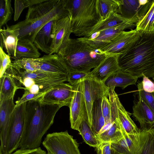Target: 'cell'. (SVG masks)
I'll list each match as a JSON object with an SVG mask.
<instances>
[{"label": "cell", "mask_w": 154, "mask_h": 154, "mask_svg": "<svg viewBox=\"0 0 154 154\" xmlns=\"http://www.w3.org/2000/svg\"><path fill=\"white\" fill-rule=\"evenodd\" d=\"M74 87V94L69 107V120L71 128L78 131L81 122L87 116L81 82Z\"/></svg>", "instance_id": "cell-13"}, {"label": "cell", "mask_w": 154, "mask_h": 154, "mask_svg": "<svg viewBox=\"0 0 154 154\" xmlns=\"http://www.w3.org/2000/svg\"><path fill=\"white\" fill-rule=\"evenodd\" d=\"M13 98L0 102V154H6L8 130L11 115L15 106Z\"/></svg>", "instance_id": "cell-17"}, {"label": "cell", "mask_w": 154, "mask_h": 154, "mask_svg": "<svg viewBox=\"0 0 154 154\" xmlns=\"http://www.w3.org/2000/svg\"><path fill=\"white\" fill-rule=\"evenodd\" d=\"M138 78L120 70L111 75L104 84L109 89L119 87L124 89L130 85L135 84Z\"/></svg>", "instance_id": "cell-22"}, {"label": "cell", "mask_w": 154, "mask_h": 154, "mask_svg": "<svg viewBox=\"0 0 154 154\" xmlns=\"http://www.w3.org/2000/svg\"><path fill=\"white\" fill-rule=\"evenodd\" d=\"M0 102L14 98L18 89L15 81L11 75L5 71L0 78Z\"/></svg>", "instance_id": "cell-29"}, {"label": "cell", "mask_w": 154, "mask_h": 154, "mask_svg": "<svg viewBox=\"0 0 154 154\" xmlns=\"http://www.w3.org/2000/svg\"><path fill=\"white\" fill-rule=\"evenodd\" d=\"M116 100L118 118L125 131L129 135H139L140 129L138 128L131 118L130 113L122 105L117 94L116 95Z\"/></svg>", "instance_id": "cell-24"}, {"label": "cell", "mask_w": 154, "mask_h": 154, "mask_svg": "<svg viewBox=\"0 0 154 154\" xmlns=\"http://www.w3.org/2000/svg\"><path fill=\"white\" fill-rule=\"evenodd\" d=\"M35 60L39 65V71L68 75V71L62 58L57 54L44 55Z\"/></svg>", "instance_id": "cell-18"}, {"label": "cell", "mask_w": 154, "mask_h": 154, "mask_svg": "<svg viewBox=\"0 0 154 154\" xmlns=\"http://www.w3.org/2000/svg\"><path fill=\"white\" fill-rule=\"evenodd\" d=\"M96 148L97 154H115L116 151L111 147V143L102 142Z\"/></svg>", "instance_id": "cell-42"}, {"label": "cell", "mask_w": 154, "mask_h": 154, "mask_svg": "<svg viewBox=\"0 0 154 154\" xmlns=\"http://www.w3.org/2000/svg\"><path fill=\"white\" fill-rule=\"evenodd\" d=\"M138 99L143 100L154 113V92L149 93L144 91L142 82L137 85Z\"/></svg>", "instance_id": "cell-37"}, {"label": "cell", "mask_w": 154, "mask_h": 154, "mask_svg": "<svg viewBox=\"0 0 154 154\" xmlns=\"http://www.w3.org/2000/svg\"><path fill=\"white\" fill-rule=\"evenodd\" d=\"M124 130L118 116L109 128L97 137L101 142L115 143L123 137Z\"/></svg>", "instance_id": "cell-28"}, {"label": "cell", "mask_w": 154, "mask_h": 154, "mask_svg": "<svg viewBox=\"0 0 154 154\" xmlns=\"http://www.w3.org/2000/svg\"><path fill=\"white\" fill-rule=\"evenodd\" d=\"M13 13L11 0H0V29L11 19Z\"/></svg>", "instance_id": "cell-35"}, {"label": "cell", "mask_w": 154, "mask_h": 154, "mask_svg": "<svg viewBox=\"0 0 154 154\" xmlns=\"http://www.w3.org/2000/svg\"><path fill=\"white\" fill-rule=\"evenodd\" d=\"M115 154H119V153H118L117 152H116V151Z\"/></svg>", "instance_id": "cell-46"}, {"label": "cell", "mask_w": 154, "mask_h": 154, "mask_svg": "<svg viewBox=\"0 0 154 154\" xmlns=\"http://www.w3.org/2000/svg\"><path fill=\"white\" fill-rule=\"evenodd\" d=\"M43 94L24 92L21 97L16 102L15 107L30 100L38 99L43 96Z\"/></svg>", "instance_id": "cell-41"}, {"label": "cell", "mask_w": 154, "mask_h": 154, "mask_svg": "<svg viewBox=\"0 0 154 154\" xmlns=\"http://www.w3.org/2000/svg\"><path fill=\"white\" fill-rule=\"evenodd\" d=\"M47 154H52L49 151H47Z\"/></svg>", "instance_id": "cell-45"}, {"label": "cell", "mask_w": 154, "mask_h": 154, "mask_svg": "<svg viewBox=\"0 0 154 154\" xmlns=\"http://www.w3.org/2000/svg\"><path fill=\"white\" fill-rule=\"evenodd\" d=\"M10 58L3 49L0 47V78L4 74L8 66L11 65V62Z\"/></svg>", "instance_id": "cell-40"}, {"label": "cell", "mask_w": 154, "mask_h": 154, "mask_svg": "<svg viewBox=\"0 0 154 154\" xmlns=\"http://www.w3.org/2000/svg\"><path fill=\"white\" fill-rule=\"evenodd\" d=\"M118 62L120 70L138 78L154 77V31H140L138 37L124 52Z\"/></svg>", "instance_id": "cell-1"}, {"label": "cell", "mask_w": 154, "mask_h": 154, "mask_svg": "<svg viewBox=\"0 0 154 154\" xmlns=\"http://www.w3.org/2000/svg\"><path fill=\"white\" fill-rule=\"evenodd\" d=\"M152 1V0H118L117 13L136 24L146 13Z\"/></svg>", "instance_id": "cell-12"}, {"label": "cell", "mask_w": 154, "mask_h": 154, "mask_svg": "<svg viewBox=\"0 0 154 154\" xmlns=\"http://www.w3.org/2000/svg\"><path fill=\"white\" fill-rule=\"evenodd\" d=\"M119 54H108L104 59L87 75L104 83L112 74L120 70L118 62Z\"/></svg>", "instance_id": "cell-16"}, {"label": "cell", "mask_w": 154, "mask_h": 154, "mask_svg": "<svg viewBox=\"0 0 154 154\" xmlns=\"http://www.w3.org/2000/svg\"><path fill=\"white\" fill-rule=\"evenodd\" d=\"M136 23L130 20L117 26L95 32L88 37L77 39L96 49H100L110 42L121 32L136 26Z\"/></svg>", "instance_id": "cell-10"}, {"label": "cell", "mask_w": 154, "mask_h": 154, "mask_svg": "<svg viewBox=\"0 0 154 154\" xmlns=\"http://www.w3.org/2000/svg\"><path fill=\"white\" fill-rule=\"evenodd\" d=\"M60 108L57 104L42 103L38 98L26 102L24 129L19 148L32 149L39 147L43 136L53 124Z\"/></svg>", "instance_id": "cell-2"}, {"label": "cell", "mask_w": 154, "mask_h": 154, "mask_svg": "<svg viewBox=\"0 0 154 154\" xmlns=\"http://www.w3.org/2000/svg\"><path fill=\"white\" fill-rule=\"evenodd\" d=\"M89 72L80 71L69 72L67 75V81L71 85L74 86L85 78Z\"/></svg>", "instance_id": "cell-38"}, {"label": "cell", "mask_w": 154, "mask_h": 154, "mask_svg": "<svg viewBox=\"0 0 154 154\" xmlns=\"http://www.w3.org/2000/svg\"><path fill=\"white\" fill-rule=\"evenodd\" d=\"M54 20L50 21L41 28L36 35L33 42L38 49L47 54H50Z\"/></svg>", "instance_id": "cell-21"}, {"label": "cell", "mask_w": 154, "mask_h": 154, "mask_svg": "<svg viewBox=\"0 0 154 154\" xmlns=\"http://www.w3.org/2000/svg\"><path fill=\"white\" fill-rule=\"evenodd\" d=\"M97 4L101 20L105 19L112 13H117L118 0H97Z\"/></svg>", "instance_id": "cell-33"}, {"label": "cell", "mask_w": 154, "mask_h": 154, "mask_svg": "<svg viewBox=\"0 0 154 154\" xmlns=\"http://www.w3.org/2000/svg\"><path fill=\"white\" fill-rule=\"evenodd\" d=\"M65 0H45L28 8L24 20L8 27L19 29L18 40L28 39L33 43L38 32L50 21L69 16Z\"/></svg>", "instance_id": "cell-3"}, {"label": "cell", "mask_w": 154, "mask_h": 154, "mask_svg": "<svg viewBox=\"0 0 154 154\" xmlns=\"http://www.w3.org/2000/svg\"><path fill=\"white\" fill-rule=\"evenodd\" d=\"M61 57L68 73L89 72L107 55L77 39L70 38L61 45L57 53Z\"/></svg>", "instance_id": "cell-4"}, {"label": "cell", "mask_w": 154, "mask_h": 154, "mask_svg": "<svg viewBox=\"0 0 154 154\" xmlns=\"http://www.w3.org/2000/svg\"><path fill=\"white\" fill-rule=\"evenodd\" d=\"M45 0H21L14 1V20L17 21L23 10L25 8L44 2Z\"/></svg>", "instance_id": "cell-36"}, {"label": "cell", "mask_w": 154, "mask_h": 154, "mask_svg": "<svg viewBox=\"0 0 154 154\" xmlns=\"http://www.w3.org/2000/svg\"><path fill=\"white\" fill-rule=\"evenodd\" d=\"M11 154H47V153L39 147L32 149H20Z\"/></svg>", "instance_id": "cell-43"}, {"label": "cell", "mask_w": 154, "mask_h": 154, "mask_svg": "<svg viewBox=\"0 0 154 154\" xmlns=\"http://www.w3.org/2000/svg\"><path fill=\"white\" fill-rule=\"evenodd\" d=\"M152 79L154 80V77L152 78Z\"/></svg>", "instance_id": "cell-47"}, {"label": "cell", "mask_w": 154, "mask_h": 154, "mask_svg": "<svg viewBox=\"0 0 154 154\" xmlns=\"http://www.w3.org/2000/svg\"><path fill=\"white\" fill-rule=\"evenodd\" d=\"M85 142L90 146L97 147L102 143L91 129L87 117L81 122L78 130Z\"/></svg>", "instance_id": "cell-31"}, {"label": "cell", "mask_w": 154, "mask_h": 154, "mask_svg": "<svg viewBox=\"0 0 154 154\" xmlns=\"http://www.w3.org/2000/svg\"><path fill=\"white\" fill-rule=\"evenodd\" d=\"M140 31L136 29L121 32L110 42L100 49L106 55L120 54L124 52L138 37Z\"/></svg>", "instance_id": "cell-14"}, {"label": "cell", "mask_w": 154, "mask_h": 154, "mask_svg": "<svg viewBox=\"0 0 154 154\" xmlns=\"http://www.w3.org/2000/svg\"><path fill=\"white\" fill-rule=\"evenodd\" d=\"M74 92V86L69 83H61L47 91L38 99L43 104H57L60 108L64 106L69 107Z\"/></svg>", "instance_id": "cell-11"}, {"label": "cell", "mask_w": 154, "mask_h": 154, "mask_svg": "<svg viewBox=\"0 0 154 154\" xmlns=\"http://www.w3.org/2000/svg\"><path fill=\"white\" fill-rule=\"evenodd\" d=\"M11 65L14 68L20 70L35 72L39 71V65L35 59L22 58L11 62Z\"/></svg>", "instance_id": "cell-34"}, {"label": "cell", "mask_w": 154, "mask_h": 154, "mask_svg": "<svg viewBox=\"0 0 154 154\" xmlns=\"http://www.w3.org/2000/svg\"><path fill=\"white\" fill-rule=\"evenodd\" d=\"M6 71L14 79L18 89L34 94H44L57 85L67 81V75L20 70L11 64Z\"/></svg>", "instance_id": "cell-5"}, {"label": "cell", "mask_w": 154, "mask_h": 154, "mask_svg": "<svg viewBox=\"0 0 154 154\" xmlns=\"http://www.w3.org/2000/svg\"><path fill=\"white\" fill-rule=\"evenodd\" d=\"M97 0H65L72 33L83 37L90 28L101 20Z\"/></svg>", "instance_id": "cell-6"}, {"label": "cell", "mask_w": 154, "mask_h": 154, "mask_svg": "<svg viewBox=\"0 0 154 154\" xmlns=\"http://www.w3.org/2000/svg\"><path fill=\"white\" fill-rule=\"evenodd\" d=\"M71 33L70 20L69 16L54 20L50 54H57L62 44L69 38Z\"/></svg>", "instance_id": "cell-15"}, {"label": "cell", "mask_w": 154, "mask_h": 154, "mask_svg": "<svg viewBox=\"0 0 154 154\" xmlns=\"http://www.w3.org/2000/svg\"><path fill=\"white\" fill-rule=\"evenodd\" d=\"M102 97L97 98L95 100L92 109L90 127L97 136L105 124L101 107Z\"/></svg>", "instance_id": "cell-30"}, {"label": "cell", "mask_w": 154, "mask_h": 154, "mask_svg": "<svg viewBox=\"0 0 154 154\" xmlns=\"http://www.w3.org/2000/svg\"><path fill=\"white\" fill-rule=\"evenodd\" d=\"M130 20L123 18L116 13H112L108 17L101 20L89 29L83 37H88L95 32L117 26Z\"/></svg>", "instance_id": "cell-26"}, {"label": "cell", "mask_w": 154, "mask_h": 154, "mask_svg": "<svg viewBox=\"0 0 154 154\" xmlns=\"http://www.w3.org/2000/svg\"><path fill=\"white\" fill-rule=\"evenodd\" d=\"M25 103L15 107L11 113L7 131L6 154H11L19 148L24 131Z\"/></svg>", "instance_id": "cell-7"}, {"label": "cell", "mask_w": 154, "mask_h": 154, "mask_svg": "<svg viewBox=\"0 0 154 154\" xmlns=\"http://www.w3.org/2000/svg\"><path fill=\"white\" fill-rule=\"evenodd\" d=\"M6 26V29L4 27L3 29H0V47L3 49L4 48L8 54L11 56V57L15 56L20 29H10L8 26Z\"/></svg>", "instance_id": "cell-20"}, {"label": "cell", "mask_w": 154, "mask_h": 154, "mask_svg": "<svg viewBox=\"0 0 154 154\" xmlns=\"http://www.w3.org/2000/svg\"><path fill=\"white\" fill-rule=\"evenodd\" d=\"M41 54L34 43L28 39L18 40L15 56L11 58L17 60L22 58L37 59Z\"/></svg>", "instance_id": "cell-25"}, {"label": "cell", "mask_w": 154, "mask_h": 154, "mask_svg": "<svg viewBox=\"0 0 154 154\" xmlns=\"http://www.w3.org/2000/svg\"><path fill=\"white\" fill-rule=\"evenodd\" d=\"M108 97L104 96L102 98L101 107L103 116L104 117L105 124L114 121L110 120L111 117V106Z\"/></svg>", "instance_id": "cell-39"}, {"label": "cell", "mask_w": 154, "mask_h": 154, "mask_svg": "<svg viewBox=\"0 0 154 154\" xmlns=\"http://www.w3.org/2000/svg\"><path fill=\"white\" fill-rule=\"evenodd\" d=\"M133 154H154V128L140 131Z\"/></svg>", "instance_id": "cell-23"}, {"label": "cell", "mask_w": 154, "mask_h": 154, "mask_svg": "<svg viewBox=\"0 0 154 154\" xmlns=\"http://www.w3.org/2000/svg\"><path fill=\"white\" fill-rule=\"evenodd\" d=\"M132 114L140 123V131L154 128V113L142 100L134 101Z\"/></svg>", "instance_id": "cell-19"}, {"label": "cell", "mask_w": 154, "mask_h": 154, "mask_svg": "<svg viewBox=\"0 0 154 154\" xmlns=\"http://www.w3.org/2000/svg\"><path fill=\"white\" fill-rule=\"evenodd\" d=\"M136 29L138 30L147 32L154 31V0H152L146 13L136 23Z\"/></svg>", "instance_id": "cell-32"}, {"label": "cell", "mask_w": 154, "mask_h": 154, "mask_svg": "<svg viewBox=\"0 0 154 154\" xmlns=\"http://www.w3.org/2000/svg\"><path fill=\"white\" fill-rule=\"evenodd\" d=\"M42 144L52 154H81L79 144L67 131L47 134Z\"/></svg>", "instance_id": "cell-8"}, {"label": "cell", "mask_w": 154, "mask_h": 154, "mask_svg": "<svg viewBox=\"0 0 154 154\" xmlns=\"http://www.w3.org/2000/svg\"><path fill=\"white\" fill-rule=\"evenodd\" d=\"M141 82L144 91L149 93L154 92V83L149 78L143 76Z\"/></svg>", "instance_id": "cell-44"}, {"label": "cell", "mask_w": 154, "mask_h": 154, "mask_svg": "<svg viewBox=\"0 0 154 154\" xmlns=\"http://www.w3.org/2000/svg\"><path fill=\"white\" fill-rule=\"evenodd\" d=\"M88 121L90 125L91 111L94 102L104 96L108 97L109 89L103 82L87 76L81 81Z\"/></svg>", "instance_id": "cell-9"}, {"label": "cell", "mask_w": 154, "mask_h": 154, "mask_svg": "<svg viewBox=\"0 0 154 154\" xmlns=\"http://www.w3.org/2000/svg\"><path fill=\"white\" fill-rule=\"evenodd\" d=\"M123 136L117 142L111 143L112 148L120 154H133L138 140L139 135H129L124 130Z\"/></svg>", "instance_id": "cell-27"}]
</instances>
